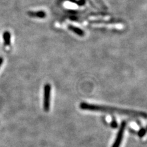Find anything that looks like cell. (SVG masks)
<instances>
[{"mask_svg": "<svg viewBox=\"0 0 147 147\" xmlns=\"http://www.w3.org/2000/svg\"><path fill=\"white\" fill-rule=\"evenodd\" d=\"M3 63V58L1 57H0V67L1 66Z\"/></svg>", "mask_w": 147, "mask_h": 147, "instance_id": "cell-9", "label": "cell"}, {"mask_svg": "<svg viewBox=\"0 0 147 147\" xmlns=\"http://www.w3.org/2000/svg\"><path fill=\"white\" fill-rule=\"evenodd\" d=\"M28 15L31 17H35V18H44L46 17V13L44 11H30L28 12Z\"/></svg>", "mask_w": 147, "mask_h": 147, "instance_id": "cell-4", "label": "cell"}, {"mask_svg": "<svg viewBox=\"0 0 147 147\" xmlns=\"http://www.w3.org/2000/svg\"><path fill=\"white\" fill-rule=\"evenodd\" d=\"M50 97H51V85L49 84H45L44 87V111L47 112L50 107Z\"/></svg>", "mask_w": 147, "mask_h": 147, "instance_id": "cell-2", "label": "cell"}, {"mask_svg": "<svg viewBox=\"0 0 147 147\" xmlns=\"http://www.w3.org/2000/svg\"><path fill=\"white\" fill-rule=\"evenodd\" d=\"M145 130H146V132H147V126L146 127V128H145Z\"/></svg>", "mask_w": 147, "mask_h": 147, "instance_id": "cell-10", "label": "cell"}, {"mask_svg": "<svg viewBox=\"0 0 147 147\" xmlns=\"http://www.w3.org/2000/svg\"><path fill=\"white\" fill-rule=\"evenodd\" d=\"M146 132L145 129L142 128L139 131V132H138V136H139L140 137H142L146 134Z\"/></svg>", "mask_w": 147, "mask_h": 147, "instance_id": "cell-7", "label": "cell"}, {"mask_svg": "<svg viewBox=\"0 0 147 147\" xmlns=\"http://www.w3.org/2000/svg\"><path fill=\"white\" fill-rule=\"evenodd\" d=\"M89 1H90V3H91V1H90V0H89Z\"/></svg>", "mask_w": 147, "mask_h": 147, "instance_id": "cell-11", "label": "cell"}, {"mask_svg": "<svg viewBox=\"0 0 147 147\" xmlns=\"http://www.w3.org/2000/svg\"><path fill=\"white\" fill-rule=\"evenodd\" d=\"M69 28L72 31H73L74 33H75L77 35H79L80 36H84V31H83L81 29L79 28L76 27L74 26H69Z\"/></svg>", "mask_w": 147, "mask_h": 147, "instance_id": "cell-6", "label": "cell"}, {"mask_svg": "<svg viewBox=\"0 0 147 147\" xmlns=\"http://www.w3.org/2000/svg\"><path fill=\"white\" fill-rule=\"evenodd\" d=\"M80 107L82 110H89V111L107 112L111 113L124 115L139 117L144 118H147V113L140 111H136V110L123 109L117 107L105 106V105L90 104L86 102H82L80 104Z\"/></svg>", "mask_w": 147, "mask_h": 147, "instance_id": "cell-1", "label": "cell"}, {"mask_svg": "<svg viewBox=\"0 0 147 147\" xmlns=\"http://www.w3.org/2000/svg\"><path fill=\"white\" fill-rule=\"evenodd\" d=\"M3 38L4 40V45L9 46L11 45V33L9 31H4L3 34Z\"/></svg>", "mask_w": 147, "mask_h": 147, "instance_id": "cell-5", "label": "cell"}, {"mask_svg": "<svg viewBox=\"0 0 147 147\" xmlns=\"http://www.w3.org/2000/svg\"><path fill=\"white\" fill-rule=\"evenodd\" d=\"M111 126L112 128H117L118 126V123L115 119H113L111 122Z\"/></svg>", "mask_w": 147, "mask_h": 147, "instance_id": "cell-8", "label": "cell"}, {"mask_svg": "<svg viewBox=\"0 0 147 147\" xmlns=\"http://www.w3.org/2000/svg\"><path fill=\"white\" fill-rule=\"evenodd\" d=\"M126 126V123L125 121H122L120 127L119 129V131L118 132V134L117 135L116 139L115 140L114 144H113L112 147H119L121 145V142L124 136V132H125V130Z\"/></svg>", "mask_w": 147, "mask_h": 147, "instance_id": "cell-3", "label": "cell"}]
</instances>
